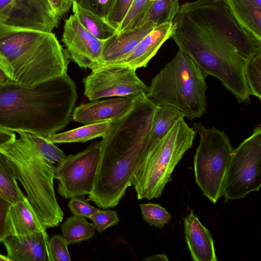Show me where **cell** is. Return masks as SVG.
<instances>
[{"label":"cell","mask_w":261,"mask_h":261,"mask_svg":"<svg viewBox=\"0 0 261 261\" xmlns=\"http://www.w3.org/2000/svg\"><path fill=\"white\" fill-rule=\"evenodd\" d=\"M157 103L145 96L135 101L130 111L112 122L99 142L100 158L87 201L107 209L117 205L135 172L151 149L150 133Z\"/></svg>","instance_id":"6da1fadb"},{"label":"cell","mask_w":261,"mask_h":261,"mask_svg":"<svg viewBox=\"0 0 261 261\" xmlns=\"http://www.w3.org/2000/svg\"><path fill=\"white\" fill-rule=\"evenodd\" d=\"M77 98L67 74L30 87L7 79L0 84V127L46 138L69 124Z\"/></svg>","instance_id":"7a4b0ae2"},{"label":"cell","mask_w":261,"mask_h":261,"mask_svg":"<svg viewBox=\"0 0 261 261\" xmlns=\"http://www.w3.org/2000/svg\"><path fill=\"white\" fill-rule=\"evenodd\" d=\"M69 63L52 32L0 23V68L8 80L33 86L67 74Z\"/></svg>","instance_id":"3957f363"},{"label":"cell","mask_w":261,"mask_h":261,"mask_svg":"<svg viewBox=\"0 0 261 261\" xmlns=\"http://www.w3.org/2000/svg\"><path fill=\"white\" fill-rule=\"evenodd\" d=\"M0 150L8 157L16 179L27 193V198L46 229L58 226L63 220L55 193V166L44 158L28 141L20 138Z\"/></svg>","instance_id":"277c9868"},{"label":"cell","mask_w":261,"mask_h":261,"mask_svg":"<svg viewBox=\"0 0 261 261\" xmlns=\"http://www.w3.org/2000/svg\"><path fill=\"white\" fill-rule=\"evenodd\" d=\"M207 75L179 49L152 79L147 95L157 104L173 107L192 120L206 113Z\"/></svg>","instance_id":"5b68a950"},{"label":"cell","mask_w":261,"mask_h":261,"mask_svg":"<svg viewBox=\"0 0 261 261\" xmlns=\"http://www.w3.org/2000/svg\"><path fill=\"white\" fill-rule=\"evenodd\" d=\"M195 130L181 118L149 152L137 167L131 185L138 199L160 197L185 152L193 145Z\"/></svg>","instance_id":"8992f818"},{"label":"cell","mask_w":261,"mask_h":261,"mask_svg":"<svg viewBox=\"0 0 261 261\" xmlns=\"http://www.w3.org/2000/svg\"><path fill=\"white\" fill-rule=\"evenodd\" d=\"M193 125L200 138L194 158L195 182L202 194L216 204L222 197L233 149L224 132L198 122Z\"/></svg>","instance_id":"52a82bcc"},{"label":"cell","mask_w":261,"mask_h":261,"mask_svg":"<svg viewBox=\"0 0 261 261\" xmlns=\"http://www.w3.org/2000/svg\"><path fill=\"white\" fill-rule=\"evenodd\" d=\"M261 186V128L233 149L223 184L224 202L244 198Z\"/></svg>","instance_id":"ba28073f"},{"label":"cell","mask_w":261,"mask_h":261,"mask_svg":"<svg viewBox=\"0 0 261 261\" xmlns=\"http://www.w3.org/2000/svg\"><path fill=\"white\" fill-rule=\"evenodd\" d=\"M136 70L121 65L102 66L93 70L83 79L84 94L91 101L115 96L136 100L147 95L148 87Z\"/></svg>","instance_id":"9c48e42d"},{"label":"cell","mask_w":261,"mask_h":261,"mask_svg":"<svg viewBox=\"0 0 261 261\" xmlns=\"http://www.w3.org/2000/svg\"><path fill=\"white\" fill-rule=\"evenodd\" d=\"M100 158L99 142L84 151L70 154L55 167L58 191L65 198L89 195L93 189Z\"/></svg>","instance_id":"30bf717a"},{"label":"cell","mask_w":261,"mask_h":261,"mask_svg":"<svg viewBox=\"0 0 261 261\" xmlns=\"http://www.w3.org/2000/svg\"><path fill=\"white\" fill-rule=\"evenodd\" d=\"M2 24L47 32L57 28L60 17L43 0H0Z\"/></svg>","instance_id":"8fae6325"},{"label":"cell","mask_w":261,"mask_h":261,"mask_svg":"<svg viewBox=\"0 0 261 261\" xmlns=\"http://www.w3.org/2000/svg\"><path fill=\"white\" fill-rule=\"evenodd\" d=\"M62 41L69 59L80 67L94 70L101 66L105 40L98 39L73 14L65 22Z\"/></svg>","instance_id":"7c38bea8"},{"label":"cell","mask_w":261,"mask_h":261,"mask_svg":"<svg viewBox=\"0 0 261 261\" xmlns=\"http://www.w3.org/2000/svg\"><path fill=\"white\" fill-rule=\"evenodd\" d=\"M135 100L117 97L96 99L76 107L72 113L74 121L84 124L116 121L125 115Z\"/></svg>","instance_id":"4fadbf2b"},{"label":"cell","mask_w":261,"mask_h":261,"mask_svg":"<svg viewBox=\"0 0 261 261\" xmlns=\"http://www.w3.org/2000/svg\"><path fill=\"white\" fill-rule=\"evenodd\" d=\"M2 242L11 261H51L46 230L25 236L9 235Z\"/></svg>","instance_id":"5bb4252c"},{"label":"cell","mask_w":261,"mask_h":261,"mask_svg":"<svg viewBox=\"0 0 261 261\" xmlns=\"http://www.w3.org/2000/svg\"><path fill=\"white\" fill-rule=\"evenodd\" d=\"M156 25L147 22L135 29L116 33L105 40L101 66L116 65L125 59Z\"/></svg>","instance_id":"9a60e30c"},{"label":"cell","mask_w":261,"mask_h":261,"mask_svg":"<svg viewBox=\"0 0 261 261\" xmlns=\"http://www.w3.org/2000/svg\"><path fill=\"white\" fill-rule=\"evenodd\" d=\"M175 29L174 21L155 26L125 59L118 64L112 65L125 66L135 70L145 67L164 42L172 38Z\"/></svg>","instance_id":"2e32d148"},{"label":"cell","mask_w":261,"mask_h":261,"mask_svg":"<svg viewBox=\"0 0 261 261\" xmlns=\"http://www.w3.org/2000/svg\"><path fill=\"white\" fill-rule=\"evenodd\" d=\"M185 236L194 261H217L214 241L210 230L200 221L193 210L183 218Z\"/></svg>","instance_id":"e0dca14e"},{"label":"cell","mask_w":261,"mask_h":261,"mask_svg":"<svg viewBox=\"0 0 261 261\" xmlns=\"http://www.w3.org/2000/svg\"><path fill=\"white\" fill-rule=\"evenodd\" d=\"M8 217L11 235L25 236L46 230L40 222L26 196L11 205Z\"/></svg>","instance_id":"ac0fdd59"},{"label":"cell","mask_w":261,"mask_h":261,"mask_svg":"<svg viewBox=\"0 0 261 261\" xmlns=\"http://www.w3.org/2000/svg\"><path fill=\"white\" fill-rule=\"evenodd\" d=\"M111 121H105L84 124L83 126L63 133H55L45 138L55 143L85 142L104 137L110 130Z\"/></svg>","instance_id":"d6986e66"},{"label":"cell","mask_w":261,"mask_h":261,"mask_svg":"<svg viewBox=\"0 0 261 261\" xmlns=\"http://www.w3.org/2000/svg\"><path fill=\"white\" fill-rule=\"evenodd\" d=\"M234 17L251 34L261 40V7L251 0H227Z\"/></svg>","instance_id":"ffe728a7"},{"label":"cell","mask_w":261,"mask_h":261,"mask_svg":"<svg viewBox=\"0 0 261 261\" xmlns=\"http://www.w3.org/2000/svg\"><path fill=\"white\" fill-rule=\"evenodd\" d=\"M181 118H184V116L178 110L168 106L156 105L150 133V150Z\"/></svg>","instance_id":"44dd1931"},{"label":"cell","mask_w":261,"mask_h":261,"mask_svg":"<svg viewBox=\"0 0 261 261\" xmlns=\"http://www.w3.org/2000/svg\"><path fill=\"white\" fill-rule=\"evenodd\" d=\"M72 7L73 14L81 24L98 39L106 40L117 33L116 30L103 18L76 2H73Z\"/></svg>","instance_id":"7402d4cb"},{"label":"cell","mask_w":261,"mask_h":261,"mask_svg":"<svg viewBox=\"0 0 261 261\" xmlns=\"http://www.w3.org/2000/svg\"><path fill=\"white\" fill-rule=\"evenodd\" d=\"M0 197L14 204L25 196L17 184L8 156L0 150Z\"/></svg>","instance_id":"603a6c76"},{"label":"cell","mask_w":261,"mask_h":261,"mask_svg":"<svg viewBox=\"0 0 261 261\" xmlns=\"http://www.w3.org/2000/svg\"><path fill=\"white\" fill-rule=\"evenodd\" d=\"M62 236L68 245L88 240L95 234V227L85 217H68L61 226Z\"/></svg>","instance_id":"cb8c5ba5"},{"label":"cell","mask_w":261,"mask_h":261,"mask_svg":"<svg viewBox=\"0 0 261 261\" xmlns=\"http://www.w3.org/2000/svg\"><path fill=\"white\" fill-rule=\"evenodd\" d=\"M179 0H153L142 25L151 22L156 26L173 22L178 11Z\"/></svg>","instance_id":"d4e9b609"},{"label":"cell","mask_w":261,"mask_h":261,"mask_svg":"<svg viewBox=\"0 0 261 261\" xmlns=\"http://www.w3.org/2000/svg\"><path fill=\"white\" fill-rule=\"evenodd\" d=\"M16 133L20 138L30 143L44 158L53 164L61 163L67 156L62 150L43 137L29 132L17 131Z\"/></svg>","instance_id":"484cf974"},{"label":"cell","mask_w":261,"mask_h":261,"mask_svg":"<svg viewBox=\"0 0 261 261\" xmlns=\"http://www.w3.org/2000/svg\"><path fill=\"white\" fill-rule=\"evenodd\" d=\"M153 0H133L117 33L135 29L141 25L143 19Z\"/></svg>","instance_id":"4316f807"},{"label":"cell","mask_w":261,"mask_h":261,"mask_svg":"<svg viewBox=\"0 0 261 261\" xmlns=\"http://www.w3.org/2000/svg\"><path fill=\"white\" fill-rule=\"evenodd\" d=\"M245 77L250 95L261 100V51L253 55L247 62Z\"/></svg>","instance_id":"83f0119b"},{"label":"cell","mask_w":261,"mask_h":261,"mask_svg":"<svg viewBox=\"0 0 261 261\" xmlns=\"http://www.w3.org/2000/svg\"><path fill=\"white\" fill-rule=\"evenodd\" d=\"M139 206L143 219L149 225L161 229L170 222L171 215L160 204L147 203Z\"/></svg>","instance_id":"f1b7e54d"},{"label":"cell","mask_w":261,"mask_h":261,"mask_svg":"<svg viewBox=\"0 0 261 261\" xmlns=\"http://www.w3.org/2000/svg\"><path fill=\"white\" fill-rule=\"evenodd\" d=\"M89 219L92 220L95 229L100 233L102 232L107 228L117 224L119 221L116 211L111 210L99 209Z\"/></svg>","instance_id":"f546056e"},{"label":"cell","mask_w":261,"mask_h":261,"mask_svg":"<svg viewBox=\"0 0 261 261\" xmlns=\"http://www.w3.org/2000/svg\"><path fill=\"white\" fill-rule=\"evenodd\" d=\"M133 0H115L105 20L117 31Z\"/></svg>","instance_id":"4dcf8cb0"},{"label":"cell","mask_w":261,"mask_h":261,"mask_svg":"<svg viewBox=\"0 0 261 261\" xmlns=\"http://www.w3.org/2000/svg\"><path fill=\"white\" fill-rule=\"evenodd\" d=\"M68 244L63 236L59 234L49 240V250L51 261H70Z\"/></svg>","instance_id":"1f68e13d"},{"label":"cell","mask_w":261,"mask_h":261,"mask_svg":"<svg viewBox=\"0 0 261 261\" xmlns=\"http://www.w3.org/2000/svg\"><path fill=\"white\" fill-rule=\"evenodd\" d=\"M68 206L73 215L89 219L99 210L90 205L87 202V200L86 201L77 197L70 198L68 203Z\"/></svg>","instance_id":"d6a6232c"},{"label":"cell","mask_w":261,"mask_h":261,"mask_svg":"<svg viewBox=\"0 0 261 261\" xmlns=\"http://www.w3.org/2000/svg\"><path fill=\"white\" fill-rule=\"evenodd\" d=\"M115 0H79V4L105 20Z\"/></svg>","instance_id":"836d02e7"},{"label":"cell","mask_w":261,"mask_h":261,"mask_svg":"<svg viewBox=\"0 0 261 261\" xmlns=\"http://www.w3.org/2000/svg\"><path fill=\"white\" fill-rule=\"evenodd\" d=\"M12 204L0 197V242L11 235V229L8 217L9 208Z\"/></svg>","instance_id":"e575fe53"},{"label":"cell","mask_w":261,"mask_h":261,"mask_svg":"<svg viewBox=\"0 0 261 261\" xmlns=\"http://www.w3.org/2000/svg\"><path fill=\"white\" fill-rule=\"evenodd\" d=\"M54 12L60 17L66 14L72 5L71 0H47Z\"/></svg>","instance_id":"d590c367"},{"label":"cell","mask_w":261,"mask_h":261,"mask_svg":"<svg viewBox=\"0 0 261 261\" xmlns=\"http://www.w3.org/2000/svg\"><path fill=\"white\" fill-rule=\"evenodd\" d=\"M16 139L12 131L0 127V149Z\"/></svg>","instance_id":"8d00e7d4"},{"label":"cell","mask_w":261,"mask_h":261,"mask_svg":"<svg viewBox=\"0 0 261 261\" xmlns=\"http://www.w3.org/2000/svg\"><path fill=\"white\" fill-rule=\"evenodd\" d=\"M143 260L147 261H159V260H169L168 256L163 253L156 254L152 256L146 257Z\"/></svg>","instance_id":"74e56055"},{"label":"cell","mask_w":261,"mask_h":261,"mask_svg":"<svg viewBox=\"0 0 261 261\" xmlns=\"http://www.w3.org/2000/svg\"><path fill=\"white\" fill-rule=\"evenodd\" d=\"M7 79L5 74L0 68V84L5 81Z\"/></svg>","instance_id":"f35d334b"},{"label":"cell","mask_w":261,"mask_h":261,"mask_svg":"<svg viewBox=\"0 0 261 261\" xmlns=\"http://www.w3.org/2000/svg\"><path fill=\"white\" fill-rule=\"evenodd\" d=\"M0 261H11V260L7 256H4V255H3L0 254Z\"/></svg>","instance_id":"ab89813d"},{"label":"cell","mask_w":261,"mask_h":261,"mask_svg":"<svg viewBox=\"0 0 261 261\" xmlns=\"http://www.w3.org/2000/svg\"><path fill=\"white\" fill-rule=\"evenodd\" d=\"M253 2H254L255 4H256L257 5H258L259 7H261V0H251Z\"/></svg>","instance_id":"60d3db41"},{"label":"cell","mask_w":261,"mask_h":261,"mask_svg":"<svg viewBox=\"0 0 261 261\" xmlns=\"http://www.w3.org/2000/svg\"><path fill=\"white\" fill-rule=\"evenodd\" d=\"M73 2H76L77 3H79V0H71Z\"/></svg>","instance_id":"b9f144b4"},{"label":"cell","mask_w":261,"mask_h":261,"mask_svg":"<svg viewBox=\"0 0 261 261\" xmlns=\"http://www.w3.org/2000/svg\"><path fill=\"white\" fill-rule=\"evenodd\" d=\"M43 1H47V2H48V1H47V0H43Z\"/></svg>","instance_id":"7bdbcfd3"},{"label":"cell","mask_w":261,"mask_h":261,"mask_svg":"<svg viewBox=\"0 0 261 261\" xmlns=\"http://www.w3.org/2000/svg\"><path fill=\"white\" fill-rule=\"evenodd\" d=\"M0 23H1V19H0Z\"/></svg>","instance_id":"ee69618b"}]
</instances>
